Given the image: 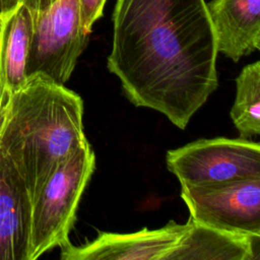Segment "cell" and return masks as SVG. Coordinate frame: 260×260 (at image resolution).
Segmentation results:
<instances>
[{
	"instance_id": "6da1fadb",
	"label": "cell",
	"mask_w": 260,
	"mask_h": 260,
	"mask_svg": "<svg viewBox=\"0 0 260 260\" xmlns=\"http://www.w3.org/2000/svg\"><path fill=\"white\" fill-rule=\"evenodd\" d=\"M107 67L135 107L185 129L217 88V46L205 0H117Z\"/></svg>"
},
{
	"instance_id": "7a4b0ae2",
	"label": "cell",
	"mask_w": 260,
	"mask_h": 260,
	"mask_svg": "<svg viewBox=\"0 0 260 260\" xmlns=\"http://www.w3.org/2000/svg\"><path fill=\"white\" fill-rule=\"evenodd\" d=\"M87 143L83 100L65 84L36 74L11 94L0 124V148L31 203L57 168Z\"/></svg>"
},
{
	"instance_id": "3957f363",
	"label": "cell",
	"mask_w": 260,
	"mask_h": 260,
	"mask_svg": "<svg viewBox=\"0 0 260 260\" xmlns=\"http://www.w3.org/2000/svg\"><path fill=\"white\" fill-rule=\"evenodd\" d=\"M95 169L87 143L72 152L53 173L31 203L27 260H36L69 242L82 194Z\"/></svg>"
},
{
	"instance_id": "277c9868",
	"label": "cell",
	"mask_w": 260,
	"mask_h": 260,
	"mask_svg": "<svg viewBox=\"0 0 260 260\" xmlns=\"http://www.w3.org/2000/svg\"><path fill=\"white\" fill-rule=\"evenodd\" d=\"M32 32L26 60V78L42 74L65 84L88 42L81 23L78 0H56L31 13Z\"/></svg>"
},
{
	"instance_id": "5b68a950",
	"label": "cell",
	"mask_w": 260,
	"mask_h": 260,
	"mask_svg": "<svg viewBox=\"0 0 260 260\" xmlns=\"http://www.w3.org/2000/svg\"><path fill=\"white\" fill-rule=\"evenodd\" d=\"M181 186H204L260 178V144L248 138L198 139L166 155Z\"/></svg>"
},
{
	"instance_id": "8992f818",
	"label": "cell",
	"mask_w": 260,
	"mask_h": 260,
	"mask_svg": "<svg viewBox=\"0 0 260 260\" xmlns=\"http://www.w3.org/2000/svg\"><path fill=\"white\" fill-rule=\"evenodd\" d=\"M181 198L199 224L260 237V178L181 186Z\"/></svg>"
},
{
	"instance_id": "52a82bcc",
	"label": "cell",
	"mask_w": 260,
	"mask_h": 260,
	"mask_svg": "<svg viewBox=\"0 0 260 260\" xmlns=\"http://www.w3.org/2000/svg\"><path fill=\"white\" fill-rule=\"evenodd\" d=\"M189 229V220L179 224L170 220L165 226L128 234L99 232L98 237L81 246L66 243L62 260H166Z\"/></svg>"
},
{
	"instance_id": "ba28073f",
	"label": "cell",
	"mask_w": 260,
	"mask_h": 260,
	"mask_svg": "<svg viewBox=\"0 0 260 260\" xmlns=\"http://www.w3.org/2000/svg\"><path fill=\"white\" fill-rule=\"evenodd\" d=\"M30 214L25 184L0 148V260H27Z\"/></svg>"
},
{
	"instance_id": "9c48e42d",
	"label": "cell",
	"mask_w": 260,
	"mask_h": 260,
	"mask_svg": "<svg viewBox=\"0 0 260 260\" xmlns=\"http://www.w3.org/2000/svg\"><path fill=\"white\" fill-rule=\"evenodd\" d=\"M217 51L234 62L260 48V0L206 3Z\"/></svg>"
},
{
	"instance_id": "30bf717a",
	"label": "cell",
	"mask_w": 260,
	"mask_h": 260,
	"mask_svg": "<svg viewBox=\"0 0 260 260\" xmlns=\"http://www.w3.org/2000/svg\"><path fill=\"white\" fill-rule=\"evenodd\" d=\"M31 32V12L23 3L0 13V124L11 94L26 80Z\"/></svg>"
},
{
	"instance_id": "8fae6325",
	"label": "cell",
	"mask_w": 260,
	"mask_h": 260,
	"mask_svg": "<svg viewBox=\"0 0 260 260\" xmlns=\"http://www.w3.org/2000/svg\"><path fill=\"white\" fill-rule=\"evenodd\" d=\"M189 229L166 260H259L260 237L229 233L199 224Z\"/></svg>"
},
{
	"instance_id": "7c38bea8",
	"label": "cell",
	"mask_w": 260,
	"mask_h": 260,
	"mask_svg": "<svg viewBox=\"0 0 260 260\" xmlns=\"http://www.w3.org/2000/svg\"><path fill=\"white\" fill-rule=\"evenodd\" d=\"M231 118L240 136L260 134V62L246 65L236 78V98Z\"/></svg>"
},
{
	"instance_id": "4fadbf2b",
	"label": "cell",
	"mask_w": 260,
	"mask_h": 260,
	"mask_svg": "<svg viewBox=\"0 0 260 260\" xmlns=\"http://www.w3.org/2000/svg\"><path fill=\"white\" fill-rule=\"evenodd\" d=\"M107 0H78L83 28L90 34L93 23L102 16Z\"/></svg>"
},
{
	"instance_id": "5bb4252c",
	"label": "cell",
	"mask_w": 260,
	"mask_h": 260,
	"mask_svg": "<svg viewBox=\"0 0 260 260\" xmlns=\"http://www.w3.org/2000/svg\"><path fill=\"white\" fill-rule=\"evenodd\" d=\"M56 0H23V4L30 10L31 13L41 12L47 9Z\"/></svg>"
},
{
	"instance_id": "9a60e30c",
	"label": "cell",
	"mask_w": 260,
	"mask_h": 260,
	"mask_svg": "<svg viewBox=\"0 0 260 260\" xmlns=\"http://www.w3.org/2000/svg\"><path fill=\"white\" fill-rule=\"evenodd\" d=\"M22 2L23 0H0V13L9 12L20 5Z\"/></svg>"
}]
</instances>
